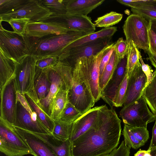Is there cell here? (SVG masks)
<instances>
[{
    "label": "cell",
    "mask_w": 156,
    "mask_h": 156,
    "mask_svg": "<svg viewBox=\"0 0 156 156\" xmlns=\"http://www.w3.org/2000/svg\"><path fill=\"white\" fill-rule=\"evenodd\" d=\"M121 122L113 107L101 105L94 123L72 142V156H100L110 154L119 143Z\"/></svg>",
    "instance_id": "cell-1"
},
{
    "label": "cell",
    "mask_w": 156,
    "mask_h": 156,
    "mask_svg": "<svg viewBox=\"0 0 156 156\" xmlns=\"http://www.w3.org/2000/svg\"><path fill=\"white\" fill-rule=\"evenodd\" d=\"M90 34L69 30L67 33L62 34H53L41 38L25 36V38L30 55L37 58L50 56L58 58L68 46Z\"/></svg>",
    "instance_id": "cell-2"
},
{
    "label": "cell",
    "mask_w": 156,
    "mask_h": 156,
    "mask_svg": "<svg viewBox=\"0 0 156 156\" xmlns=\"http://www.w3.org/2000/svg\"><path fill=\"white\" fill-rule=\"evenodd\" d=\"M73 67L69 64L58 61L55 65L47 68L51 85L48 95L37 104L49 116L51 104L55 96L62 89L68 91L73 84Z\"/></svg>",
    "instance_id": "cell-3"
},
{
    "label": "cell",
    "mask_w": 156,
    "mask_h": 156,
    "mask_svg": "<svg viewBox=\"0 0 156 156\" xmlns=\"http://www.w3.org/2000/svg\"><path fill=\"white\" fill-rule=\"evenodd\" d=\"M112 44L95 55L79 58L73 67L77 70L80 78L90 92L95 103L101 97V91L99 84L101 61L103 55Z\"/></svg>",
    "instance_id": "cell-4"
},
{
    "label": "cell",
    "mask_w": 156,
    "mask_h": 156,
    "mask_svg": "<svg viewBox=\"0 0 156 156\" xmlns=\"http://www.w3.org/2000/svg\"><path fill=\"white\" fill-rule=\"evenodd\" d=\"M36 60L35 56L29 55L17 62L15 81L17 92L23 95L27 94L38 104L39 100L34 86Z\"/></svg>",
    "instance_id": "cell-5"
},
{
    "label": "cell",
    "mask_w": 156,
    "mask_h": 156,
    "mask_svg": "<svg viewBox=\"0 0 156 156\" xmlns=\"http://www.w3.org/2000/svg\"><path fill=\"white\" fill-rule=\"evenodd\" d=\"M0 151L7 156H23L31 151L12 125L0 117Z\"/></svg>",
    "instance_id": "cell-6"
},
{
    "label": "cell",
    "mask_w": 156,
    "mask_h": 156,
    "mask_svg": "<svg viewBox=\"0 0 156 156\" xmlns=\"http://www.w3.org/2000/svg\"><path fill=\"white\" fill-rule=\"evenodd\" d=\"M122 28L127 43L132 41L138 48L145 51L148 49L149 21L133 13L127 17Z\"/></svg>",
    "instance_id": "cell-7"
},
{
    "label": "cell",
    "mask_w": 156,
    "mask_h": 156,
    "mask_svg": "<svg viewBox=\"0 0 156 156\" xmlns=\"http://www.w3.org/2000/svg\"><path fill=\"white\" fill-rule=\"evenodd\" d=\"M17 96L16 118L12 126L35 133H51L32 110L24 96L18 92Z\"/></svg>",
    "instance_id": "cell-8"
},
{
    "label": "cell",
    "mask_w": 156,
    "mask_h": 156,
    "mask_svg": "<svg viewBox=\"0 0 156 156\" xmlns=\"http://www.w3.org/2000/svg\"><path fill=\"white\" fill-rule=\"evenodd\" d=\"M0 21V51L8 57L18 62L30 55L25 36L4 29Z\"/></svg>",
    "instance_id": "cell-9"
},
{
    "label": "cell",
    "mask_w": 156,
    "mask_h": 156,
    "mask_svg": "<svg viewBox=\"0 0 156 156\" xmlns=\"http://www.w3.org/2000/svg\"><path fill=\"white\" fill-rule=\"evenodd\" d=\"M124 124L134 127H147L155 120L154 115L149 110L143 96L137 101L124 106L119 112Z\"/></svg>",
    "instance_id": "cell-10"
},
{
    "label": "cell",
    "mask_w": 156,
    "mask_h": 156,
    "mask_svg": "<svg viewBox=\"0 0 156 156\" xmlns=\"http://www.w3.org/2000/svg\"><path fill=\"white\" fill-rule=\"evenodd\" d=\"M73 84L68 91L69 101L83 115L95 103L90 92L80 78L77 70L73 68Z\"/></svg>",
    "instance_id": "cell-11"
},
{
    "label": "cell",
    "mask_w": 156,
    "mask_h": 156,
    "mask_svg": "<svg viewBox=\"0 0 156 156\" xmlns=\"http://www.w3.org/2000/svg\"><path fill=\"white\" fill-rule=\"evenodd\" d=\"M53 13L38 0H27L19 7L6 13L0 14V21L6 22L11 18H26L30 21L38 22Z\"/></svg>",
    "instance_id": "cell-12"
},
{
    "label": "cell",
    "mask_w": 156,
    "mask_h": 156,
    "mask_svg": "<svg viewBox=\"0 0 156 156\" xmlns=\"http://www.w3.org/2000/svg\"><path fill=\"white\" fill-rule=\"evenodd\" d=\"M112 37L99 39L73 48L60 55L58 58V61L67 63L73 67L79 58L95 55L112 43Z\"/></svg>",
    "instance_id": "cell-13"
},
{
    "label": "cell",
    "mask_w": 156,
    "mask_h": 156,
    "mask_svg": "<svg viewBox=\"0 0 156 156\" xmlns=\"http://www.w3.org/2000/svg\"><path fill=\"white\" fill-rule=\"evenodd\" d=\"M41 21L58 23L69 30L83 32L89 33L94 32L96 26L87 16L70 14H53Z\"/></svg>",
    "instance_id": "cell-14"
},
{
    "label": "cell",
    "mask_w": 156,
    "mask_h": 156,
    "mask_svg": "<svg viewBox=\"0 0 156 156\" xmlns=\"http://www.w3.org/2000/svg\"><path fill=\"white\" fill-rule=\"evenodd\" d=\"M15 76L0 90V117L12 125L15 122L17 101Z\"/></svg>",
    "instance_id": "cell-15"
},
{
    "label": "cell",
    "mask_w": 156,
    "mask_h": 156,
    "mask_svg": "<svg viewBox=\"0 0 156 156\" xmlns=\"http://www.w3.org/2000/svg\"><path fill=\"white\" fill-rule=\"evenodd\" d=\"M128 79L124 106L130 104L140 98L146 87L147 77L142 71L140 60L135 65Z\"/></svg>",
    "instance_id": "cell-16"
},
{
    "label": "cell",
    "mask_w": 156,
    "mask_h": 156,
    "mask_svg": "<svg viewBox=\"0 0 156 156\" xmlns=\"http://www.w3.org/2000/svg\"><path fill=\"white\" fill-rule=\"evenodd\" d=\"M127 54L120 61L112 77L101 91V98L111 107H113V99L127 74Z\"/></svg>",
    "instance_id": "cell-17"
},
{
    "label": "cell",
    "mask_w": 156,
    "mask_h": 156,
    "mask_svg": "<svg viewBox=\"0 0 156 156\" xmlns=\"http://www.w3.org/2000/svg\"><path fill=\"white\" fill-rule=\"evenodd\" d=\"M68 31L57 23L30 21L27 25L25 36L28 37L41 38L53 34H66Z\"/></svg>",
    "instance_id": "cell-18"
},
{
    "label": "cell",
    "mask_w": 156,
    "mask_h": 156,
    "mask_svg": "<svg viewBox=\"0 0 156 156\" xmlns=\"http://www.w3.org/2000/svg\"><path fill=\"white\" fill-rule=\"evenodd\" d=\"M15 132L22 138L34 156H57L48 146L30 132L12 125Z\"/></svg>",
    "instance_id": "cell-19"
},
{
    "label": "cell",
    "mask_w": 156,
    "mask_h": 156,
    "mask_svg": "<svg viewBox=\"0 0 156 156\" xmlns=\"http://www.w3.org/2000/svg\"><path fill=\"white\" fill-rule=\"evenodd\" d=\"M101 106L91 108L72 123L69 138L71 142L86 132L94 123Z\"/></svg>",
    "instance_id": "cell-20"
},
{
    "label": "cell",
    "mask_w": 156,
    "mask_h": 156,
    "mask_svg": "<svg viewBox=\"0 0 156 156\" xmlns=\"http://www.w3.org/2000/svg\"><path fill=\"white\" fill-rule=\"evenodd\" d=\"M29 132L45 143L57 156H72V142L69 139L63 141L57 138L51 133L44 134Z\"/></svg>",
    "instance_id": "cell-21"
},
{
    "label": "cell",
    "mask_w": 156,
    "mask_h": 156,
    "mask_svg": "<svg viewBox=\"0 0 156 156\" xmlns=\"http://www.w3.org/2000/svg\"><path fill=\"white\" fill-rule=\"evenodd\" d=\"M104 1L105 0H67L66 5L67 13L87 16Z\"/></svg>",
    "instance_id": "cell-22"
},
{
    "label": "cell",
    "mask_w": 156,
    "mask_h": 156,
    "mask_svg": "<svg viewBox=\"0 0 156 156\" xmlns=\"http://www.w3.org/2000/svg\"><path fill=\"white\" fill-rule=\"evenodd\" d=\"M51 85L47 69H41L36 67L34 86L39 101L48 95Z\"/></svg>",
    "instance_id": "cell-23"
},
{
    "label": "cell",
    "mask_w": 156,
    "mask_h": 156,
    "mask_svg": "<svg viewBox=\"0 0 156 156\" xmlns=\"http://www.w3.org/2000/svg\"><path fill=\"white\" fill-rule=\"evenodd\" d=\"M16 62L0 51V91L14 76Z\"/></svg>",
    "instance_id": "cell-24"
},
{
    "label": "cell",
    "mask_w": 156,
    "mask_h": 156,
    "mask_svg": "<svg viewBox=\"0 0 156 156\" xmlns=\"http://www.w3.org/2000/svg\"><path fill=\"white\" fill-rule=\"evenodd\" d=\"M117 31V28L115 27L103 28L98 31L90 34L75 41L68 46L63 53L88 42L100 38L112 37Z\"/></svg>",
    "instance_id": "cell-25"
},
{
    "label": "cell",
    "mask_w": 156,
    "mask_h": 156,
    "mask_svg": "<svg viewBox=\"0 0 156 156\" xmlns=\"http://www.w3.org/2000/svg\"><path fill=\"white\" fill-rule=\"evenodd\" d=\"M68 101V91L64 88L61 89L54 98L51 105L50 117L53 120L60 119Z\"/></svg>",
    "instance_id": "cell-26"
},
{
    "label": "cell",
    "mask_w": 156,
    "mask_h": 156,
    "mask_svg": "<svg viewBox=\"0 0 156 156\" xmlns=\"http://www.w3.org/2000/svg\"><path fill=\"white\" fill-rule=\"evenodd\" d=\"M23 96L32 110L36 114L39 119L52 134L54 126V120L44 112L29 95L25 94Z\"/></svg>",
    "instance_id": "cell-27"
},
{
    "label": "cell",
    "mask_w": 156,
    "mask_h": 156,
    "mask_svg": "<svg viewBox=\"0 0 156 156\" xmlns=\"http://www.w3.org/2000/svg\"><path fill=\"white\" fill-rule=\"evenodd\" d=\"M120 60L114 51L101 76L99 79V87L101 91L112 77Z\"/></svg>",
    "instance_id": "cell-28"
},
{
    "label": "cell",
    "mask_w": 156,
    "mask_h": 156,
    "mask_svg": "<svg viewBox=\"0 0 156 156\" xmlns=\"http://www.w3.org/2000/svg\"><path fill=\"white\" fill-rule=\"evenodd\" d=\"M153 74L152 80L144 88L142 95L152 113L155 115L156 114V70Z\"/></svg>",
    "instance_id": "cell-29"
},
{
    "label": "cell",
    "mask_w": 156,
    "mask_h": 156,
    "mask_svg": "<svg viewBox=\"0 0 156 156\" xmlns=\"http://www.w3.org/2000/svg\"><path fill=\"white\" fill-rule=\"evenodd\" d=\"M54 126L52 134L57 138L63 141L70 138L72 123L60 119L54 120Z\"/></svg>",
    "instance_id": "cell-30"
},
{
    "label": "cell",
    "mask_w": 156,
    "mask_h": 156,
    "mask_svg": "<svg viewBox=\"0 0 156 156\" xmlns=\"http://www.w3.org/2000/svg\"><path fill=\"white\" fill-rule=\"evenodd\" d=\"M122 17V14L111 11L97 18L94 24L97 27H109L118 23Z\"/></svg>",
    "instance_id": "cell-31"
},
{
    "label": "cell",
    "mask_w": 156,
    "mask_h": 156,
    "mask_svg": "<svg viewBox=\"0 0 156 156\" xmlns=\"http://www.w3.org/2000/svg\"><path fill=\"white\" fill-rule=\"evenodd\" d=\"M53 14H62L67 13V0H38Z\"/></svg>",
    "instance_id": "cell-32"
},
{
    "label": "cell",
    "mask_w": 156,
    "mask_h": 156,
    "mask_svg": "<svg viewBox=\"0 0 156 156\" xmlns=\"http://www.w3.org/2000/svg\"><path fill=\"white\" fill-rule=\"evenodd\" d=\"M128 44L127 53V75L128 79L136 63L139 61L138 48L132 41Z\"/></svg>",
    "instance_id": "cell-33"
},
{
    "label": "cell",
    "mask_w": 156,
    "mask_h": 156,
    "mask_svg": "<svg viewBox=\"0 0 156 156\" xmlns=\"http://www.w3.org/2000/svg\"><path fill=\"white\" fill-rule=\"evenodd\" d=\"M82 115L69 101L62 113L60 119L72 123Z\"/></svg>",
    "instance_id": "cell-34"
},
{
    "label": "cell",
    "mask_w": 156,
    "mask_h": 156,
    "mask_svg": "<svg viewBox=\"0 0 156 156\" xmlns=\"http://www.w3.org/2000/svg\"><path fill=\"white\" fill-rule=\"evenodd\" d=\"M122 133L125 144L130 148L137 149L144 145L135 136L128 125L124 124Z\"/></svg>",
    "instance_id": "cell-35"
},
{
    "label": "cell",
    "mask_w": 156,
    "mask_h": 156,
    "mask_svg": "<svg viewBox=\"0 0 156 156\" xmlns=\"http://www.w3.org/2000/svg\"><path fill=\"white\" fill-rule=\"evenodd\" d=\"M128 80L126 74L120 84L113 99V106L119 107L123 105L126 92Z\"/></svg>",
    "instance_id": "cell-36"
},
{
    "label": "cell",
    "mask_w": 156,
    "mask_h": 156,
    "mask_svg": "<svg viewBox=\"0 0 156 156\" xmlns=\"http://www.w3.org/2000/svg\"><path fill=\"white\" fill-rule=\"evenodd\" d=\"M26 18H11L8 23L12 28L13 32L22 36H25L27 25L30 22Z\"/></svg>",
    "instance_id": "cell-37"
},
{
    "label": "cell",
    "mask_w": 156,
    "mask_h": 156,
    "mask_svg": "<svg viewBox=\"0 0 156 156\" xmlns=\"http://www.w3.org/2000/svg\"><path fill=\"white\" fill-rule=\"evenodd\" d=\"M27 0H0V14L10 12L25 2Z\"/></svg>",
    "instance_id": "cell-38"
},
{
    "label": "cell",
    "mask_w": 156,
    "mask_h": 156,
    "mask_svg": "<svg viewBox=\"0 0 156 156\" xmlns=\"http://www.w3.org/2000/svg\"><path fill=\"white\" fill-rule=\"evenodd\" d=\"M135 136L144 145L149 138V133L147 127H134L128 125Z\"/></svg>",
    "instance_id": "cell-39"
},
{
    "label": "cell",
    "mask_w": 156,
    "mask_h": 156,
    "mask_svg": "<svg viewBox=\"0 0 156 156\" xmlns=\"http://www.w3.org/2000/svg\"><path fill=\"white\" fill-rule=\"evenodd\" d=\"M58 61V57L56 56L37 58L36 67L41 69H46L55 65Z\"/></svg>",
    "instance_id": "cell-40"
},
{
    "label": "cell",
    "mask_w": 156,
    "mask_h": 156,
    "mask_svg": "<svg viewBox=\"0 0 156 156\" xmlns=\"http://www.w3.org/2000/svg\"><path fill=\"white\" fill-rule=\"evenodd\" d=\"M128 44L122 37L119 38L114 44V51L120 60L123 58L127 54Z\"/></svg>",
    "instance_id": "cell-41"
},
{
    "label": "cell",
    "mask_w": 156,
    "mask_h": 156,
    "mask_svg": "<svg viewBox=\"0 0 156 156\" xmlns=\"http://www.w3.org/2000/svg\"><path fill=\"white\" fill-rule=\"evenodd\" d=\"M119 3L131 8H138L148 5H153L156 2V0H117Z\"/></svg>",
    "instance_id": "cell-42"
},
{
    "label": "cell",
    "mask_w": 156,
    "mask_h": 156,
    "mask_svg": "<svg viewBox=\"0 0 156 156\" xmlns=\"http://www.w3.org/2000/svg\"><path fill=\"white\" fill-rule=\"evenodd\" d=\"M133 14L142 16L148 21L156 20V11L141 8H131Z\"/></svg>",
    "instance_id": "cell-43"
},
{
    "label": "cell",
    "mask_w": 156,
    "mask_h": 156,
    "mask_svg": "<svg viewBox=\"0 0 156 156\" xmlns=\"http://www.w3.org/2000/svg\"><path fill=\"white\" fill-rule=\"evenodd\" d=\"M114 43H113L112 44L102 57L100 65L99 78L101 76L106 66L109 62L112 53L114 51Z\"/></svg>",
    "instance_id": "cell-44"
},
{
    "label": "cell",
    "mask_w": 156,
    "mask_h": 156,
    "mask_svg": "<svg viewBox=\"0 0 156 156\" xmlns=\"http://www.w3.org/2000/svg\"><path fill=\"white\" fill-rule=\"evenodd\" d=\"M138 53L139 58L141 64L142 71L147 77V82L146 86L152 80L153 77V74L152 73L150 66L148 65L145 64L144 62L142 59L141 53L139 51Z\"/></svg>",
    "instance_id": "cell-45"
},
{
    "label": "cell",
    "mask_w": 156,
    "mask_h": 156,
    "mask_svg": "<svg viewBox=\"0 0 156 156\" xmlns=\"http://www.w3.org/2000/svg\"><path fill=\"white\" fill-rule=\"evenodd\" d=\"M148 34L149 49L156 53V34L149 27Z\"/></svg>",
    "instance_id": "cell-46"
},
{
    "label": "cell",
    "mask_w": 156,
    "mask_h": 156,
    "mask_svg": "<svg viewBox=\"0 0 156 156\" xmlns=\"http://www.w3.org/2000/svg\"><path fill=\"white\" fill-rule=\"evenodd\" d=\"M154 115L155 117V122L152 128V137L149 148L148 149L149 150L156 148V114H155Z\"/></svg>",
    "instance_id": "cell-47"
},
{
    "label": "cell",
    "mask_w": 156,
    "mask_h": 156,
    "mask_svg": "<svg viewBox=\"0 0 156 156\" xmlns=\"http://www.w3.org/2000/svg\"><path fill=\"white\" fill-rule=\"evenodd\" d=\"M145 52L148 55L149 59L151 64L156 69V53L149 48Z\"/></svg>",
    "instance_id": "cell-48"
},
{
    "label": "cell",
    "mask_w": 156,
    "mask_h": 156,
    "mask_svg": "<svg viewBox=\"0 0 156 156\" xmlns=\"http://www.w3.org/2000/svg\"><path fill=\"white\" fill-rule=\"evenodd\" d=\"M149 27L156 34V20H149Z\"/></svg>",
    "instance_id": "cell-49"
},
{
    "label": "cell",
    "mask_w": 156,
    "mask_h": 156,
    "mask_svg": "<svg viewBox=\"0 0 156 156\" xmlns=\"http://www.w3.org/2000/svg\"><path fill=\"white\" fill-rule=\"evenodd\" d=\"M147 151V150L145 151L140 149L135 154L134 156H145V154Z\"/></svg>",
    "instance_id": "cell-50"
},
{
    "label": "cell",
    "mask_w": 156,
    "mask_h": 156,
    "mask_svg": "<svg viewBox=\"0 0 156 156\" xmlns=\"http://www.w3.org/2000/svg\"><path fill=\"white\" fill-rule=\"evenodd\" d=\"M139 8L146 9L151 10H152L156 11V2L153 5H148Z\"/></svg>",
    "instance_id": "cell-51"
},
{
    "label": "cell",
    "mask_w": 156,
    "mask_h": 156,
    "mask_svg": "<svg viewBox=\"0 0 156 156\" xmlns=\"http://www.w3.org/2000/svg\"><path fill=\"white\" fill-rule=\"evenodd\" d=\"M151 154L152 156H156V148L151 150Z\"/></svg>",
    "instance_id": "cell-52"
},
{
    "label": "cell",
    "mask_w": 156,
    "mask_h": 156,
    "mask_svg": "<svg viewBox=\"0 0 156 156\" xmlns=\"http://www.w3.org/2000/svg\"><path fill=\"white\" fill-rule=\"evenodd\" d=\"M110 156H116V155L114 153L111 152L110 154Z\"/></svg>",
    "instance_id": "cell-53"
},
{
    "label": "cell",
    "mask_w": 156,
    "mask_h": 156,
    "mask_svg": "<svg viewBox=\"0 0 156 156\" xmlns=\"http://www.w3.org/2000/svg\"><path fill=\"white\" fill-rule=\"evenodd\" d=\"M100 156H110V154L103 155Z\"/></svg>",
    "instance_id": "cell-54"
}]
</instances>
